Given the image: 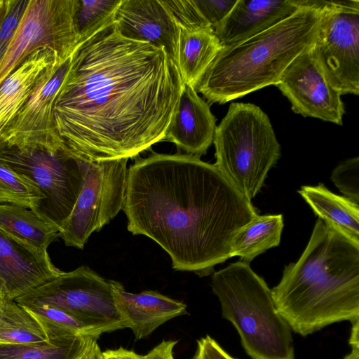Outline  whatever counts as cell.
I'll list each match as a JSON object with an SVG mask.
<instances>
[{
	"instance_id": "cell-16",
	"label": "cell",
	"mask_w": 359,
	"mask_h": 359,
	"mask_svg": "<svg viewBox=\"0 0 359 359\" xmlns=\"http://www.w3.org/2000/svg\"><path fill=\"white\" fill-rule=\"evenodd\" d=\"M215 117L208 102L191 86L184 83L175 113L164 140L174 143L187 154L201 156L213 142Z\"/></svg>"
},
{
	"instance_id": "cell-7",
	"label": "cell",
	"mask_w": 359,
	"mask_h": 359,
	"mask_svg": "<svg viewBox=\"0 0 359 359\" xmlns=\"http://www.w3.org/2000/svg\"><path fill=\"white\" fill-rule=\"evenodd\" d=\"M89 162L65 144L57 149L0 146V163L32 181L42 194L34 212L60 231L82 190Z\"/></svg>"
},
{
	"instance_id": "cell-2",
	"label": "cell",
	"mask_w": 359,
	"mask_h": 359,
	"mask_svg": "<svg viewBox=\"0 0 359 359\" xmlns=\"http://www.w3.org/2000/svg\"><path fill=\"white\" fill-rule=\"evenodd\" d=\"M122 210L130 232L158 244L175 270L201 277L230 258L236 234L258 215L214 164L187 154L137 158Z\"/></svg>"
},
{
	"instance_id": "cell-13",
	"label": "cell",
	"mask_w": 359,
	"mask_h": 359,
	"mask_svg": "<svg viewBox=\"0 0 359 359\" xmlns=\"http://www.w3.org/2000/svg\"><path fill=\"white\" fill-rule=\"evenodd\" d=\"M70 59L43 77L4 133L0 146L57 149L65 145L55 128L53 108Z\"/></svg>"
},
{
	"instance_id": "cell-31",
	"label": "cell",
	"mask_w": 359,
	"mask_h": 359,
	"mask_svg": "<svg viewBox=\"0 0 359 359\" xmlns=\"http://www.w3.org/2000/svg\"><path fill=\"white\" fill-rule=\"evenodd\" d=\"M29 0H11L8 12L0 27V62L10 44Z\"/></svg>"
},
{
	"instance_id": "cell-9",
	"label": "cell",
	"mask_w": 359,
	"mask_h": 359,
	"mask_svg": "<svg viewBox=\"0 0 359 359\" xmlns=\"http://www.w3.org/2000/svg\"><path fill=\"white\" fill-rule=\"evenodd\" d=\"M78 0H29L0 62V86L32 52L47 47L62 61L80 42L76 24Z\"/></svg>"
},
{
	"instance_id": "cell-1",
	"label": "cell",
	"mask_w": 359,
	"mask_h": 359,
	"mask_svg": "<svg viewBox=\"0 0 359 359\" xmlns=\"http://www.w3.org/2000/svg\"><path fill=\"white\" fill-rule=\"evenodd\" d=\"M184 83L164 48L115 22L81 41L55 100L58 135L90 161L133 158L164 140Z\"/></svg>"
},
{
	"instance_id": "cell-38",
	"label": "cell",
	"mask_w": 359,
	"mask_h": 359,
	"mask_svg": "<svg viewBox=\"0 0 359 359\" xmlns=\"http://www.w3.org/2000/svg\"><path fill=\"white\" fill-rule=\"evenodd\" d=\"M343 359H359V346H352L351 353Z\"/></svg>"
},
{
	"instance_id": "cell-39",
	"label": "cell",
	"mask_w": 359,
	"mask_h": 359,
	"mask_svg": "<svg viewBox=\"0 0 359 359\" xmlns=\"http://www.w3.org/2000/svg\"><path fill=\"white\" fill-rule=\"evenodd\" d=\"M6 299V294L4 291V287L3 285L0 283V302Z\"/></svg>"
},
{
	"instance_id": "cell-34",
	"label": "cell",
	"mask_w": 359,
	"mask_h": 359,
	"mask_svg": "<svg viewBox=\"0 0 359 359\" xmlns=\"http://www.w3.org/2000/svg\"><path fill=\"white\" fill-rule=\"evenodd\" d=\"M177 341L163 340L147 355H142V359H175L173 348Z\"/></svg>"
},
{
	"instance_id": "cell-27",
	"label": "cell",
	"mask_w": 359,
	"mask_h": 359,
	"mask_svg": "<svg viewBox=\"0 0 359 359\" xmlns=\"http://www.w3.org/2000/svg\"><path fill=\"white\" fill-rule=\"evenodd\" d=\"M122 0H78L76 24L80 41L114 23Z\"/></svg>"
},
{
	"instance_id": "cell-22",
	"label": "cell",
	"mask_w": 359,
	"mask_h": 359,
	"mask_svg": "<svg viewBox=\"0 0 359 359\" xmlns=\"http://www.w3.org/2000/svg\"><path fill=\"white\" fill-rule=\"evenodd\" d=\"M0 230L41 251L59 237L60 230L41 219L31 209L0 203Z\"/></svg>"
},
{
	"instance_id": "cell-21",
	"label": "cell",
	"mask_w": 359,
	"mask_h": 359,
	"mask_svg": "<svg viewBox=\"0 0 359 359\" xmlns=\"http://www.w3.org/2000/svg\"><path fill=\"white\" fill-rule=\"evenodd\" d=\"M212 27H180L177 66L182 81L196 89L208 67L222 48Z\"/></svg>"
},
{
	"instance_id": "cell-32",
	"label": "cell",
	"mask_w": 359,
	"mask_h": 359,
	"mask_svg": "<svg viewBox=\"0 0 359 359\" xmlns=\"http://www.w3.org/2000/svg\"><path fill=\"white\" fill-rule=\"evenodd\" d=\"M210 26L214 29L229 13L236 0H194Z\"/></svg>"
},
{
	"instance_id": "cell-26",
	"label": "cell",
	"mask_w": 359,
	"mask_h": 359,
	"mask_svg": "<svg viewBox=\"0 0 359 359\" xmlns=\"http://www.w3.org/2000/svg\"><path fill=\"white\" fill-rule=\"evenodd\" d=\"M22 306V305H21ZM41 323L48 339L78 336L99 338L101 331L92 327L72 314L46 305H24Z\"/></svg>"
},
{
	"instance_id": "cell-5",
	"label": "cell",
	"mask_w": 359,
	"mask_h": 359,
	"mask_svg": "<svg viewBox=\"0 0 359 359\" xmlns=\"http://www.w3.org/2000/svg\"><path fill=\"white\" fill-rule=\"evenodd\" d=\"M211 287L222 317L236 328L251 359H294L292 330L250 264L239 261L214 272Z\"/></svg>"
},
{
	"instance_id": "cell-3",
	"label": "cell",
	"mask_w": 359,
	"mask_h": 359,
	"mask_svg": "<svg viewBox=\"0 0 359 359\" xmlns=\"http://www.w3.org/2000/svg\"><path fill=\"white\" fill-rule=\"evenodd\" d=\"M271 290L280 315L302 337L359 320V244L318 219L299 259Z\"/></svg>"
},
{
	"instance_id": "cell-25",
	"label": "cell",
	"mask_w": 359,
	"mask_h": 359,
	"mask_svg": "<svg viewBox=\"0 0 359 359\" xmlns=\"http://www.w3.org/2000/svg\"><path fill=\"white\" fill-rule=\"evenodd\" d=\"M38 320L14 300L0 302V343L29 344L48 341Z\"/></svg>"
},
{
	"instance_id": "cell-37",
	"label": "cell",
	"mask_w": 359,
	"mask_h": 359,
	"mask_svg": "<svg viewBox=\"0 0 359 359\" xmlns=\"http://www.w3.org/2000/svg\"><path fill=\"white\" fill-rule=\"evenodd\" d=\"M11 4V0H0V27L6 18Z\"/></svg>"
},
{
	"instance_id": "cell-14",
	"label": "cell",
	"mask_w": 359,
	"mask_h": 359,
	"mask_svg": "<svg viewBox=\"0 0 359 359\" xmlns=\"http://www.w3.org/2000/svg\"><path fill=\"white\" fill-rule=\"evenodd\" d=\"M114 22L124 37L164 48L177 65L180 27L162 1L122 0Z\"/></svg>"
},
{
	"instance_id": "cell-29",
	"label": "cell",
	"mask_w": 359,
	"mask_h": 359,
	"mask_svg": "<svg viewBox=\"0 0 359 359\" xmlns=\"http://www.w3.org/2000/svg\"><path fill=\"white\" fill-rule=\"evenodd\" d=\"M331 180L346 197L359 202V157L348 158L332 171Z\"/></svg>"
},
{
	"instance_id": "cell-20",
	"label": "cell",
	"mask_w": 359,
	"mask_h": 359,
	"mask_svg": "<svg viewBox=\"0 0 359 359\" xmlns=\"http://www.w3.org/2000/svg\"><path fill=\"white\" fill-rule=\"evenodd\" d=\"M298 193L319 219L359 244L358 203L334 194L321 184L303 186Z\"/></svg>"
},
{
	"instance_id": "cell-15",
	"label": "cell",
	"mask_w": 359,
	"mask_h": 359,
	"mask_svg": "<svg viewBox=\"0 0 359 359\" xmlns=\"http://www.w3.org/2000/svg\"><path fill=\"white\" fill-rule=\"evenodd\" d=\"M62 273L47 251L30 247L0 230V283L6 299L14 300Z\"/></svg>"
},
{
	"instance_id": "cell-4",
	"label": "cell",
	"mask_w": 359,
	"mask_h": 359,
	"mask_svg": "<svg viewBox=\"0 0 359 359\" xmlns=\"http://www.w3.org/2000/svg\"><path fill=\"white\" fill-rule=\"evenodd\" d=\"M292 15L253 36L223 46L196 88L208 104H224L280 80L290 63L311 47L325 0H298Z\"/></svg>"
},
{
	"instance_id": "cell-28",
	"label": "cell",
	"mask_w": 359,
	"mask_h": 359,
	"mask_svg": "<svg viewBox=\"0 0 359 359\" xmlns=\"http://www.w3.org/2000/svg\"><path fill=\"white\" fill-rule=\"evenodd\" d=\"M43 198L32 181L0 163V203L18 205L34 212Z\"/></svg>"
},
{
	"instance_id": "cell-33",
	"label": "cell",
	"mask_w": 359,
	"mask_h": 359,
	"mask_svg": "<svg viewBox=\"0 0 359 359\" xmlns=\"http://www.w3.org/2000/svg\"><path fill=\"white\" fill-rule=\"evenodd\" d=\"M192 359H236L229 354L211 337L206 335L197 341V347Z\"/></svg>"
},
{
	"instance_id": "cell-10",
	"label": "cell",
	"mask_w": 359,
	"mask_h": 359,
	"mask_svg": "<svg viewBox=\"0 0 359 359\" xmlns=\"http://www.w3.org/2000/svg\"><path fill=\"white\" fill-rule=\"evenodd\" d=\"M128 160L90 161L82 190L60 231L66 245L83 249L89 236L123 208Z\"/></svg>"
},
{
	"instance_id": "cell-17",
	"label": "cell",
	"mask_w": 359,
	"mask_h": 359,
	"mask_svg": "<svg viewBox=\"0 0 359 359\" xmlns=\"http://www.w3.org/2000/svg\"><path fill=\"white\" fill-rule=\"evenodd\" d=\"M116 309L125 328H130L135 339L144 338L162 324L187 313V305L152 290L140 293L126 292L123 285L112 280Z\"/></svg>"
},
{
	"instance_id": "cell-8",
	"label": "cell",
	"mask_w": 359,
	"mask_h": 359,
	"mask_svg": "<svg viewBox=\"0 0 359 359\" xmlns=\"http://www.w3.org/2000/svg\"><path fill=\"white\" fill-rule=\"evenodd\" d=\"M111 281L82 266L62 272L14 301L22 306L57 308L102 333L113 332L125 327L114 304Z\"/></svg>"
},
{
	"instance_id": "cell-6",
	"label": "cell",
	"mask_w": 359,
	"mask_h": 359,
	"mask_svg": "<svg viewBox=\"0 0 359 359\" xmlns=\"http://www.w3.org/2000/svg\"><path fill=\"white\" fill-rule=\"evenodd\" d=\"M213 143L214 165L251 201L281 155L280 144L269 116L254 104L231 102L216 126Z\"/></svg>"
},
{
	"instance_id": "cell-30",
	"label": "cell",
	"mask_w": 359,
	"mask_h": 359,
	"mask_svg": "<svg viewBox=\"0 0 359 359\" xmlns=\"http://www.w3.org/2000/svg\"><path fill=\"white\" fill-rule=\"evenodd\" d=\"M180 27L196 30L211 27L197 8L194 0L162 1Z\"/></svg>"
},
{
	"instance_id": "cell-11",
	"label": "cell",
	"mask_w": 359,
	"mask_h": 359,
	"mask_svg": "<svg viewBox=\"0 0 359 359\" xmlns=\"http://www.w3.org/2000/svg\"><path fill=\"white\" fill-rule=\"evenodd\" d=\"M313 55L341 95H359V1H326Z\"/></svg>"
},
{
	"instance_id": "cell-24",
	"label": "cell",
	"mask_w": 359,
	"mask_h": 359,
	"mask_svg": "<svg viewBox=\"0 0 359 359\" xmlns=\"http://www.w3.org/2000/svg\"><path fill=\"white\" fill-rule=\"evenodd\" d=\"M95 339L78 336L29 344L0 343V359H80Z\"/></svg>"
},
{
	"instance_id": "cell-36",
	"label": "cell",
	"mask_w": 359,
	"mask_h": 359,
	"mask_svg": "<svg viewBox=\"0 0 359 359\" xmlns=\"http://www.w3.org/2000/svg\"><path fill=\"white\" fill-rule=\"evenodd\" d=\"M80 359H104L103 353L97 343V339L93 340L86 352Z\"/></svg>"
},
{
	"instance_id": "cell-35",
	"label": "cell",
	"mask_w": 359,
	"mask_h": 359,
	"mask_svg": "<svg viewBox=\"0 0 359 359\" xmlns=\"http://www.w3.org/2000/svg\"><path fill=\"white\" fill-rule=\"evenodd\" d=\"M102 353L104 359H142L141 355L123 347L115 350H107Z\"/></svg>"
},
{
	"instance_id": "cell-18",
	"label": "cell",
	"mask_w": 359,
	"mask_h": 359,
	"mask_svg": "<svg viewBox=\"0 0 359 359\" xmlns=\"http://www.w3.org/2000/svg\"><path fill=\"white\" fill-rule=\"evenodd\" d=\"M65 61L52 49L41 48L6 78L0 86V141L43 77Z\"/></svg>"
},
{
	"instance_id": "cell-23",
	"label": "cell",
	"mask_w": 359,
	"mask_h": 359,
	"mask_svg": "<svg viewBox=\"0 0 359 359\" xmlns=\"http://www.w3.org/2000/svg\"><path fill=\"white\" fill-rule=\"evenodd\" d=\"M283 228L281 214L257 215L236 234L230 257H239L242 262L250 264L258 255L279 245Z\"/></svg>"
},
{
	"instance_id": "cell-12",
	"label": "cell",
	"mask_w": 359,
	"mask_h": 359,
	"mask_svg": "<svg viewBox=\"0 0 359 359\" xmlns=\"http://www.w3.org/2000/svg\"><path fill=\"white\" fill-rule=\"evenodd\" d=\"M312 46L290 63L276 86L288 99L294 113L343 125L345 107L341 94L325 79Z\"/></svg>"
},
{
	"instance_id": "cell-19",
	"label": "cell",
	"mask_w": 359,
	"mask_h": 359,
	"mask_svg": "<svg viewBox=\"0 0 359 359\" xmlns=\"http://www.w3.org/2000/svg\"><path fill=\"white\" fill-rule=\"evenodd\" d=\"M299 8L298 0H236L213 29L222 45L228 46L271 27Z\"/></svg>"
}]
</instances>
